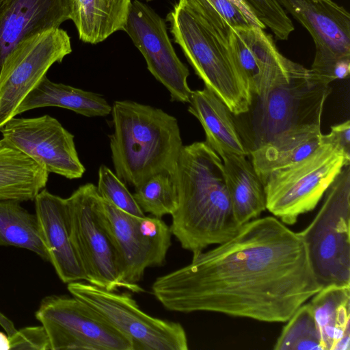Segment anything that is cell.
I'll return each instance as SVG.
<instances>
[{"label":"cell","instance_id":"6da1fadb","mask_svg":"<svg viewBox=\"0 0 350 350\" xmlns=\"http://www.w3.org/2000/svg\"><path fill=\"white\" fill-rule=\"evenodd\" d=\"M321 288L299 233L273 216L244 224L232 238L193 254L189 264L152 285L154 297L171 311L269 323H285Z\"/></svg>","mask_w":350,"mask_h":350},{"label":"cell","instance_id":"7a4b0ae2","mask_svg":"<svg viewBox=\"0 0 350 350\" xmlns=\"http://www.w3.org/2000/svg\"><path fill=\"white\" fill-rule=\"evenodd\" d=\"M172 176L178 205L170 228L183 249L196 254L239 231L222 160L205 142L183 146Z\"/></svg>","mask_w":350,"mask_h":350},{"label":"cell","instance_id":"3957f363","mask_svg":"<svg viewBox=\"0 0 350 350\" xmlns=\"http://www.w3.org/2000/svg\"><path fill=\"white\" fill-rule=\"evenodd\" d=\"M167 20L174 42L204 87L234 115L245 112L251 88L232 55L227 20L209 0H179Z\"/></svg>","mask_w":350,"mask_h":350},{"label":"cell","instance_id":"277c9868","mask_svg":"<svg viewBox=\"0 0 350 350\" xmlns=\"http://www.w3.org/2000/svg\"><path fill=\"white\" fill-rule=\"evenodd\" d=\"M111 113V159L121 180L135 188L157 174H173L183 146L175 117L127 100L115 101Z\"/></svg>","mask_w":350,"mask_h":350},{"label":"cell","instance_id":"5b68a950","mask_svg":"<svg viewBox=\"0 0 350 350\" xmlns=\"http://www.w3.org/2000/svg\"><path fill=\"white\" fill-rule=\"evenodd\" d=\"M329 84L310 71L252 94L247 111L234 115L237 129L248 152L288 132L321 126Z\"/></svg>","mask_w":350,"mask_h":350},{"label":"cell","instance_id":"8992f818","mask_svg":"<svg viewBox=\"0 0 350 350\" xmlns=\"http://www.w3.org/2000/svg\"><path fill=\"white\" fill-rule=\"evenodd\" d=\"M350 166L325 193L312 222L299 234L314 277L321 286H350Z\"/></svg>","mask_w":350,"mask_h":350},{"label":"cell","instance_id":"52a82bcc","mask_svg":"<svg viewBox=\"0 0 350 350\" xmlns=\"http://www.w3.org/2000/svg\"><path fill=\"white\" fill-rule=\"evenodd\" d=\"M350 155L336 146L321 142L301 161L270 173L264 182L266 209L286 225L312 211Z\"/></svg>","mask_w":350,"mask_h":350},{"label":"cell","instance_id":"ba28073f","mask_svg":"<svg viewBox=\"0 0 350 350\" xmlns=\"http://www.w3.org/2000/svg\"><path fill=\"white\" fill-rule=\"evenodd\" d=\"M66 200L70 238L85 281L108 291L122 288L144 293L140 286L126 283L122 278L115 248L100 218L96 186L83 185Z\"/></svg>","mask_w":350,"mask_h":350},{"label":"cell","instance_id":"9c48e42d","mask_svg":"<svg viewBox=\"0 0 350 350\" xmlns=\"http://www.w3.org/2000/svg\"><path fill=\"white\" fill-rule=\"evenodd\" d=\"M71 295L85 302L131 342L133 350H187L183 325L152 317L128 292L117 293L86 281L67 284Z\"/></svg>","mask_w":350,"mask_h":350},{"label":"cell","instance_id":"30bf717a","mask_svg":"<svg viewBox=\"0 0 350 350\" xmlns=\"http://www.w3.org/2000/svg\"><path fill=\"white\" fill-rule=\"evenodd\" d=\"M35 317L47 334L50 350H133L127 338L72 295L44 297Z\"/></svg>","mask_w":350,"mask_h":350},{"label":"cell","instance_id":"8fae6325","mask_svg":"<svg viewBox=\"0 0 350 350\" xmlns=\"http://www.w3.org/2000/svg\"><path fill=\"white\" fill-rule=\"evenodd\" d=\"M99 212L124 282L137 284L146 269L165 263L172 234L161 218L132 215L101 198Z\"/></svg>","mask_w":350,"mask_h":350},{"label":"cell","instance_id":"7c38bea8","mask_svg":"<svg viewBox=\"0 0 350 350\" xmlns=\"http://www.w3.org/2000/svg\"><path fill=\"white\" fill-rule=\"evenodd\" d=\"M71 52L70 37L60 27L31 35L16 46L0 72V129L16 116L21 103L49 68Z\"/></svg>","mask_w":350,"mask_h":350},{"label":"cell","instance_id":"4fadbf2b","mask_svg":"<svg viewBox=\"0 0 350 350\" xmlns=\"http://www.w3.org/2000/svg\"><path fill=\"white\" fill-rule=\"evenodd\" d=\"M123 30L144 56L153 77L168 90L172 101L188 103L192 90L188 68L176 55L164 20L149 5L132 0Z\"/></svg>","mask_w":350,"mask_h":350},{"label":"cell","instance_id":"5bb4252c","mask_svg":"<svg viewBox=\"0 0 350 350\" xmlns=\"http://www.w3.org/2000/svg\"><path fill=\"white\" fill-rule=\"evenodd\" d=\"M0 132L2 139L49 173L77 179L85 172L76 150L74 135L49 115L13 117L0 129Z\"/></svg>","mask_w":350,"mask_h":350},{"label":"cell","instance_id":"9a60e30c","mask_svg":"<svg viewBox=\"0 0 350 350\" xmlns=\"http://www.w3.org/2000/svg\"><path fill=\"white\" fill-rule=\"evenodd\" d=\"M309 32L316 53L312 67L350 58V15L332 0H277Z\"/></svg>","mask_w":350,"mask_h":350},{"label":"cell","instance_id":"2e32d148","mask_svg":"<svg viewBox=\"0 0 350 350\" xmlns=\"http://www.w3.org/2000/svg\"><path fill=\"white\" fill-rule=\"evenodd\" d=\"M70 19L69 0H6L0 9V72L21 41Z\"/></svg>","mask_w":350,"mask_h":350},{"label":"cell","instance_id":"e0dca14e","mask_svg":"<svg viewBox=\"0 0 350 350\" xmlns=\"http://www.w3.org/2000/svg\"><path fill=\"white\" fill-rule=\"evenodd\" d=\"M49 262L65 284L85 281V276L70 238L66 198L40 191L34 199Z\"/></svg>","mask_w":350,"mask_h":350},{"label":"cell","instance_id":"ac0fdd59","mask_svg":"<svg viewBox=\"0 0 350 350\" xmlns=\"http://www.w3.org/2000/svg\"><path fill=\"white\" fill-rule=\"evenodd\" d=\"M188 111L202 126L205 142L217 154L221 152L248 156L237 129L233 113L213 92L204 87L191 92Z\"/></svg>","mask_w":350,"mask_h":350},{"label":"cell","instance_id":"d6986e66","mask_svg":"<svg viewBox=\"0 0 350 350\" xmlns=\"http://www.w3.org/2000/svg\"><path fill=\"white\" fill-rule=\"evenodd\" d=\"M226 184L232 211L241 225L258 218L266 210L264 184L247 156L221 152Z\"/></svg>","mask_w":350,"mask_h":350},{"label":"cell","instance_id":"ffe728a7","mask_svg":"<svg viewBox=\"0 0 350 350\" xmlns=\"http://www.w3.org/2000/svg\"><path fill=\"white\" fill-rule=\"evenodd\" d=\"M323 350L350 349V286L322 288L310 302Z\"/></svg>","mask_w":350,"mask_h":350},{"label":"cell","instance_id":"44dd1931","mask_svg":"<svg viewBox=\"0 0 350 350\" xmlns=\"http://www.w3.org/2000/svg\"><path fill=\"white\" fill-rule=\"evenodd\" d=\"M57 107L86 117H105L111 106L100 94L57 83L45 75L29 92L16 111V116L30 109Z\"/></svg>","mask_w":350,"mask_h":350},{"label":"cell","instance_id":"7402d4cb","mask_svg":"<svg viewBox=\"0 0 350 350\" xmlns=\"http://www.w3.org/2000/svg\"><path fill=\"white\" fill-rule=\"evenodd\" d=\"M49 172L3 139H0V201L34 200Z\"/></svg>","mask_w":350,"mask_h":350},{"label":"cell","instance_id":"603a6c76","mask_svg":"<svg viewBox=\"0 0 350 350\" xmlns=\"http://www.w3.org/2000/svg\"><path fill=\"white\" fill-rule=\"evenodd\" d=\"M321 126H310L284 134L250 153L252 164L262 181L273 171L295 164L321 144Z\"/></svg>","mask_w":350,"mask_h":350},{"label":"cell","instance_id":"cb8c5ba5","mask_svg":"<svg viewBox=\"0 0 350 350\" xmlns=\"http://www.w3.org/2000/svg\"><path fill=\"white\" fill-rule=\"evenodd\" d=\"M132 0H69L81 40L97 44L123 30Z\"/></svg>","mask_w":350,"mask_h":350},{"label":"cell","instance_id":"d4e9b609","mask_svg":"<svg viewBox=\"0 0 350 350\" xmlns=\"http://www.w3.org/2000/svg\"><path fill=\"white\" fill-rule=\"evenodd\" d=\"M0 246H13L34 252L49 262L39 221L21 202L0 201Z\"/></svg>","mask_w":350,"mask_h":350},{"label":"cell","instance_id":"484cf974","mask_svg":"<svg viewBox=\"0 0 350 350\" xmlns=\"http://www.w3.org/2000/svg\"><path fill=\"white\" fill-rule=\"evenodd\" d=\"M275 350H323L319 329L310 303L299 307L286 321Z\"/></svg>","mask_w":350,"mask_h":350},{"label":"cell","instance_id":"4316f807","mask_svg":"<svg viewBox=\"0 0 350 350\" xmlns=\"http://www.w3.org/2000/svg\"><path fill=\"white\" fill-rule=\"evenodd\" d=\"M135 189L133 197L144 213L161 218L172 215L177 208V191L170 174H157Z\"/></svg>","mask_w":350,"mask_h":350},{"label":"cell","instance_id":"83f0119b","mask_svg":"<svg viewBox=\"0 0 350 350\" xmlns=\"http://www.w3.org/2000/svg\"><path fill=\"white\" fill-rule=\"evenodd\" d=\"M98 172L96 189L103 200L132 215L145 216L133 195L116 174L105 165L99 167Z\"/></svg>","mask_w":350,"mask_h":350},{"label":"cell","instance_id":"f1b7e54d","mask_svg":"<svg viewBox=\"0 0 350 350\" xmlns=\"http://www.w3.org/2000/svg\"><path fill=\"white\" fill-rule=\"evenodd\" d=\"M10 349L50 350L47 334L41 325L17 329L10 338Z\"/></svg>","mask_w":350,"mask_h":350},{"label":"cell","instance_id":"f546056e","mask_svg":"<svg viewBox=\"0 0 350 350\" xmlns=\"http://www.w3.org/2000/svg\"><path fill=\"white\" fill-rule=\"evenodd\" d=\"M232 27L256 25L234 4L228 0H209Z\"/></svg>","mask_w":350,"mask_h":350},{"label":"cell","instance_id":"4dcf8cb0","mask_svg":"<svg viewBox=\"0 0 350 350\" xmlns=\"http://www.w3.org/2000/svg\"><path fill=\"white\" fill-rule=\"evenodd\" d=\"M321 142L333 144L350 155V121L332 126L328 134L321 135Z\"/></svg>","mask_w":350,"mask_h":350},{"label":"cell","instance_id":"1f68e13d","mask_svg":"<svg viewBox=\"0 0 350 350\" xmlns=\"http://www.w3.org/2000/svg\"><path fill=\"white\" fill-rule=\"evenodd\" d=\"M241 10L256 26L265 29L266 27L256 17L250 7L243 0H228Z\"/></svg>","mask_w":350,"mask_h":350},{"label":"cell","instance_id":"d6a6232c","mask_svg":"<svg viewBox=\"0 0 350 350\" xmlns=\"http://www.w3.org/2000/svg\"><path fill=\"white\" fill-rule=\"evenodd\" d=\"M0 325L3 328L9 338L17 331L13 322L0 312Z\"/></svg>","mask_w":350,"mask_h":350},{"label":"cell","instance_id":"836d02e7","mask_svg":"<svg viewBox=\"0 0 350 350\" xmlns=\"http://www.w3.org/2000/svg\"><path fill=\"white\" fill-rule=\"evenodd\" d=\"M10 338L6 333L0 332V350H10Z\"/></svg>","mask_w":350,"mask_h":350},{"label":"cell","instance_id":"e575fe53","mask_svg":"<svg viewBox=\"0 0 350 350\" xmlns=\"http://www.w3.org/2000/svg\"><path fill=\"white\" fill-rule=\"evenodd\" d=\"M5 0H0V9L2 7V5L4 4Z\"/></svg>","mask_w":350,"mask_h":350}]
</instances>
